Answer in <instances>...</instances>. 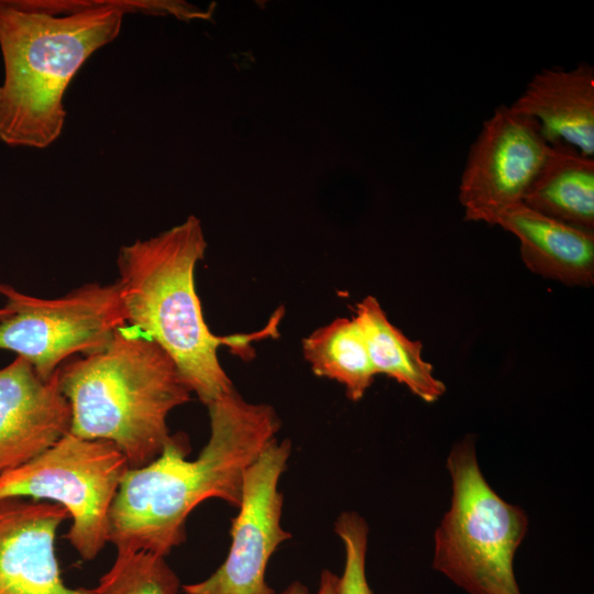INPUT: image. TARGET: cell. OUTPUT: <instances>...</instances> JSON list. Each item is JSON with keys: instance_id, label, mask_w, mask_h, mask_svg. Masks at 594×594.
<instances>
[{"instance_id": "19", "label": "cell", "mask_w": 594, "mask_h": 594, "mask_svg": "<svg viewBox=\"0 0 594 594\" xmlns=\"http://www.w3.org/2000/svg\"><path fill=\"white\" fill-rule=\"evenodd\" d=\"M338 576L329 570H322L317 594H336Z\"/></svg>"}, {"instance_id": "9", "label": "cell", "mask_w": 594, "mask_h": 594, "mask_svg": "<svg viewBox=\"0 0 594 594\" xmlns=\"http://www.w3.org/2000/svg\"><path fill=\"white\" fill-rule=\"evenodd\" d=\"M549 150L538 123L510 106H499L470 147L459 185L465 219L496 224L522 202Z\"/></svg>"}, {"instance_id": "16", "label": "cell", "mask_w": 594, "mask_h": 594, "mask_svg": "<svg viewBox=\"0 0 594 594\" xmlns=\"http://www.w3.org/2000/svg\"><path fill=\"white\" fill-rule=\"evenodd\" d=\"M302 353L314 374L334 380L348 398L360 400L374 381L363 333L352 318H337L302 340Z\"/></svg>"}, {"instance_id": "5", "label": "cell", "mask_w": 594, "mask_h": 594, "mask_svg": "<svg viewBox=\"0 0 594 594\" xmlns=\"http://www.w3.org/2000/svg\"><path fill=\"white\" fill-rule=\"evenodd\" d=\"M447 469L452 497L435 534L432 568L469 594H520L514 557L528 530L525 512L490 486L473 438L451 448Z\"/></svg>"}, {"instance_id": "20", "label": "cell", "mask_w": 594, "mask_h": 594, "mask_svg": "<svg viewBox=\"0 0 594 594\" xmlns=\"http://www.w3.org/2000/svg\"><path fill=\"white\" fill-rule=\"evenodd\" d=\"M280 594H309L306 585L295 581L290 583Z\"/></svg>"}, {"instance_id": "21", "label": "cell", "mask_w": 594, "mask_h": 594, "mask_svg": "<svg viewBox=\"0 0 594 594\" xmlns=\"http://www.w3.org/2000/svg\"><path fill=\"white\" fill-rule=\"evenodd\" d=\"M8 314H9V310L6 307L0 308V319L8 316Z\"/></svg>"}, {"instance_id": "4", "label": "cell", "mask_w": 594, "mask_h": 594, "mask_svg": "<svg viewBox=\"0 0 594 594\" xmlns=\"http://www.w3.org/2000/svg\"><path fill=\"white\" fill-rule=\"evenodd\" d=\"M206 249L200 220L189 216L153 238L121 246L116 283L128 326L156 342L208 406L234 388L219 361V346L248 340L216 336L204 319L195 268Z\"/></svg>"}, {"instance_id": "11", "label": "cell", "mask_w": 594, "mask_h": 594, "mask_svg": "<svg viewBox=\"0 0 594 594\" xmlns=\"http://www.w3.org/2000/svg\"><path fill=\"white\" fill-rule=\"evenodd\" d=\"M59 504L0 499V594H99L64 583L55 554V536L69 518Z\"/></svg>"}, {"instance_id": "3", "label": "cell", "mask_w": 594, "mask_h": 594, "mask_svg": "<svg viewBox=\"0 0 594 594\" xmlns=\"http://www.w3.org/2000/svg\"><path fill=\"white\" fill-rule=\"evenodd\" d=\"M58 382L72 409L69 433L111 441L130 469L162 453L167 417L191 394L173 359L132 326L119 328L102 350L63 364Z\"/></svg>"}, {"instance_id": "17", "label": "cell", "mask_w": 594, "mask_h": 594, "mask_svg": "<svg viewBox=\"0 0 594 594\" xmlns=\"http://www.w3.org/2000/svg\"><path fill=\"white\" fill-rule=\"evenodd\" d=\"M180 581L165 557L147 551H117L112 566L96 590L99 594H177Z\"/></svg>"}, {"instance_id": "7", "label": "cell", "mask_w": 594, "mask_h": 594, "mask_svg": "<svg viewBox=\"0 0 594 594\" xmlns=\"http://www.w3.org/2000/svg\"><path fill=\"white\" fill-rule=\"evenodd\" d=\"M8 316L0 319V350L26 360L48 380L74 355L102 350L128 326L118 284H85L56 298H37L0 283Z\"/></svg>"}, {"instance_id": "14", "label": "cell", "mask_w": 594, "mask_h": 594, "mask_svg": "<svg viewBox=\"0 0 594 594\" xmlns=\"http://www.w3.org/2000/svg\"><path fill=\"white\" fill-rule=\"evenodd\" d=\"M522 204L566 224L594 231V157L549 144Z\"/></svg>"}, {"instance_id": "10", "label": "cell", "mask_w": 594, "mask_h": 594, "mask_svg": "<svg viewBox=\"0 0 594 594\" xmlns=\"http://www.w3.org/2000/svg\"><path fill=\"white\" fill-rule=\"evenodd\" d=\"M58 370L44 380L20 356L0 369V475L69 432L72 409L61 392Z\"/></svg>"}, {"instance_id": "6", "label": "cell", "mask_w": 594, "mask_h": 594, "mask_svg": "<svg viewBox=\"0 0 594 594\" xmlns=\"http://www.w3.org/2000/svg\"><path fill=\"white\" fill-rule=\"evenodd\" d=\"M129 469L111 441L68 432L36 458L2 473L0 499L31 497L62 505L73 519L65 538L90 561L109 541L110 507Z\"/></svg>"}, {"instance_id": "2", "label": "cell", "mask_w": 594, "mask_h": 594, "mask_svg": "<svg viewBox=\"0 0 594 594\" xmlns=\"http://www.w3.org/2000/svg\"><path fill=\"white\" fill-rule=\"evenodd\" d=\"M210 437L195 460L184 433L170 436L145 466L129 469L109 512L117 551L167 556L186 539L193 509L209 498L239 507L243 475L276 438L280 420L271 405L249 403L233 388L208 406Z\"/></svg>"}, {"instance_id": "8", "label": "cell", "mask_w": 594, "mask_h": 594, "mask_svg": "<svg viewBox=\"0 0 594 594\" xmlns=\"http://www.w3.org/2000/svg\"><path fill=\"white\" fill-rule=\"evenodd\" d=\"M290 452L288 439L275 438L248 466L227 559L206 580L183 585L185 594H275L265 572L276 548L292 537L280 525L283 494L278 490Z\"/></svg>"}, {"instance_id": "18", "label": "cell", "mask_w": 594, "mask_h": 594, "mask_svg": "<svg viewBox=\"0 0 594 594\" xmlns=\"http://www.w3.org/2000/svg\"><path fill=\"white\" fill-rule=\"evenodd\" d=\"M334 531L344 546L345 561L342 575L338 578L336 594H373L365 573L369 526L358 513H341Z\"/></svg>"}, {"instance_id": "12", "label": "cell", "mask_w": 594, "mask_h": 594, "mask_svg": "<svg viewBox=\"0 0 594 594\" xmlns=\"http://www.w3.org/2000/svg\"><path fill=\"white\" fill-rule=\"evenodd\" d=\"M510 107L534 119L548 144H565L594 157L593 66L542 69Z\"/></svg>"}, {"instance_id": "1", "label": "cell", "mask_w": 594, "mask_h": 594, "mask_svg": "<svg viewBox=\"0 0 594 594\" xmlns=\"http://www.w3.org/2000/svg\"><path fill=\"white\" fill-rule=\"evenodd\" d=\"M190 20L170 0H0V142L43 150L62 134L64 96L78 70L113 42L128 14Z\"/></svg>"}, {"instance_id": "13", "label": "cell", "mask_w": 594, "mask_h": 594, "mask_svg": "<svg viewBox=\"0 0 594 594\" xmlns=\"http://www.w3.org/2000/svg\"><path fill=\"white\" fill-rule=\"evenodd\" d=\"M495 226L513 233L534 273L570 286L594 282V231L543 216L522 202L503 212Z\"/></svg>"}, {"instance_id": "15", "label": "cell", "mask_w": 594, "mask_h": 594, "mask_svg": "<svg viewBox=\"0 0 594 594\" xmlns=\"http://www.w3.org/2000/svg\"><path fill=\"white\" fill-rule=\"evenodd\" d=\"M353 318L365 339L375 374L394 378L427 403L444 394L446 385L421 355V342L410 340L395 327L375 297L366 296L356 304Z\"/></svg>"}]
</instances>
